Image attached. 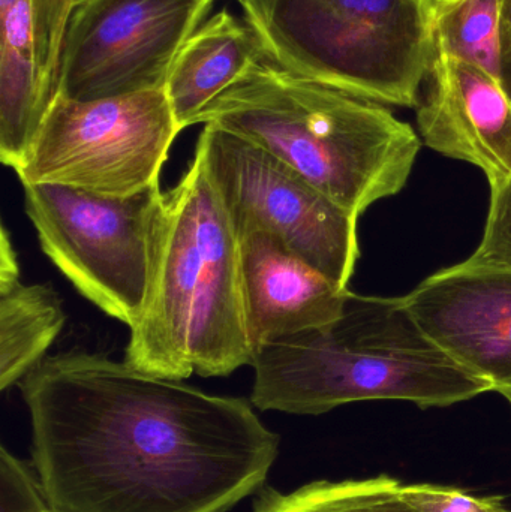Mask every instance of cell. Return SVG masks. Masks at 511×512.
<instances>
[{
    "mask_svg": "<svg viewBox=\"0 0 511 512\" xmlns=\"http://www.w3.org/2000/svg\"><path fill=\"white\" fill-rule=\"evenodd\" d=\"M417 105L420 140L435 152L476 165L492 189L511 179V99L479 66L435 47Z\"/></svg>",
    "mask_w": 511,
    "mask_h": 512,
    "instance_id": "8fae6325",
    "label": "cell"
},
{
    "mask_svg": "<svg viewBox=\"0 0 511 512\" xmlns=\"http://www.w3.org/2000/svg\"><path fill=\"white\" fill-rule=\"evenodd\" d=\"M47 501L35 469L0 450V512H47Z\"/></svg>",
    "mask_w": 511,
    "mask_h": 512,
    "instance_id": "d6986e66",
    "label": "cell"
},
{
    "mask_svg": "<svg viewBox=\"0 0 511 512\" xmlns=\"http://www.w3.org/2000/svg\"><path fill=\"white\" fill-rule=\"evenodd\" d=\"M215 0H78L59 57V93L96 101L165 90L174 59Z\"/></svg>",
    "mask_w": 511,
    "mask_h": 512,
    "instance_id": "9c48e42d",
    "label": "cell"
},
{
    "mask_svg": "<svg viewBox=\"0 0 511 512\" xmlns=\"http://www.w3.org/2000/svg\"><path fill=\"white\" fill-rule=\"evenodd\" d=\"M267 56L348 95L417 107L435 53V0H237Z\"/></svg>",
    "mask_w": 511,
    "mask_h": 512,
    "instance_id": "5b68a950",
    "label": "cell"
},
{
    "mask_svg": "<svg viewBox=\"0 0 511 512\" xmlns=\"http://www.w3.org/2000/svg\"><path fill=\"white\" fill-rule=\"evenodd\" d=\"M254 358L239 234L195 146L161 192L149 228V279L125 363L162 378L228 376Z\"/></svg>",
    "mask_w": 511,
    "mask_h": 512,
    "instance_id": "7a4b0ae2",
    "label": "cell"
},
{
    "mask_svg": "<svg viewBox=\"0 0 511 512\" xmlns=\"http://www.w3.org/2000/svg\"><path fill=\"white\" fill-rule=\"evenodd\" d=\"M24 210L44 254L83 297L129 330L149 279V228L161 186L126 198L26 185Z\"/></svg>",
    "mask_w": 511,
    "mask_h": 512,
    "instance_id": "52a82bcc",
    "label": "cell"
},
{
    "mask_svg": "<svg viewBox=\"0 0 511 512\" xmlns=\"http://www.w3.org/2000/svg\"><path fill=\"white\" fill-rule=\"evenodd\" d=\"M504 62L511 59V0H503Z\"/></svg>",
    "mask_w": 511,
    "mask_h": 512,
    "instance_id": "7402d4cb",
    "label": "cell"
},
{
    "mask_svg": "<svg viewBox=\"0 0 511 512\" xmlns=\"http://www.w3.org/2000/svg\"><path fill=\"white\" fill-rule=\"evenodd\" d=\"M435 47L503 78V0H435Z\"/></svg>",
    "mask_w": 511,
    "mask_h": 512,
    "instance_id": "2e32d148",
    "label": "cell"
},
{
    "mask_svg": "<svg viewBox=\"0 0 511 512\" xmlns=\"http://www.w3.org/2000/svg\"><path fill=\"white\" fill-rule=\"evenodd\" d=\"M47 512H51V511H47Z\"/></svg>",
    "mask_w": 511,
    "mask_h": 512,
    "instance_id": "d4e9b609",
    "label": "cell"
},
{
    "mask_svg": "<svg viewBox=\"0 0 511 512\" xmlns=\"http://www.w3.org/2000/svg\"><path fill=\"white\" fill-rule=\"evenodd\" d=\"M501 83H503L504 90H506L507 95L511 99V59L504 62Z\"/></svg>",
    "mask_w": 511,
    "mask_h": 512,
    "instance_id": "603a6c76",
    "label": "cell"
},
{
    "mask_svg": "<svg viewBox=\"0 0 511 512\" xmlns=\"http://www.w3.org/2000/svg\"><path fill=\"white\" fill-rule=\"evenodd\" d=\"M66 315L53 286L27 285L20 268L0 270V388L20 384L47 358Z\"/></svg>",
    "mask_w": 511,
    "mask_h": 512,
    "instance_id": "9a60e30c",
    "label": "cell"
},
{
    "mask_svg": "<svg viewBox=\"0 0 511 512\" xmlns=\"http://www.w3.org/2000/svg\"><path fill=\"white\" fill-rule=\"evenodd\" d=\"M402 496L419 512H511L500 498H477L452 487L404 486Z\"/></svg>",
    "mask_w": 511,
    "mask_h": 512,
    "instance_id": "44dd1931",
    "label": "cell"
},
{
    "mask_svg": "<svg viewBox=\"0 0 511 512\" xmlns=\"http://www.w3.org/2000/svg\"><path fill=\"white\" fill-rule=\"evenodd\" d=\"M50 105L39 84L32 0H0V161L17 170Z\"/></svg>",
    "mask_w": 511,
    "mask_h": 512,
    "instance_id": "5bb4252c",
    "label": "cell"
},
{
    "mask_svg": "<svg viewBox=\"0 0 511 512\" xmlns=\"http://www.w3.org/2000/svg\"><path fill=\"white\" fill-rule=\"evenodd\" d=\"M426 337L459 366L491 384L511 388V264L444 268L402 297Z\"/></svg>",
    "mask_w": 511,
    "mask_h": 512,
    "instance_id": "30bf717a",
    "label": "cell"
},
{
    "mask_svg": "<svg viewBox=\"0 0 511 512\" xmlns=\"http://www.w3.org/2000/svg\"><path fill=\"white\" fill-rule=\"evenodd\" d=\"M246 321L254 354L261 346L332 324L344 313L350 289L263 230L239 234Z\"/></svg>",
    "mask_w": 511,
    "mask_h": 512,
    "instance_id": "7c38bea8",
    "label": "cell"
},
{
    "mask_svg": "<svg viewBox=\"0 0 511 512\" xmlns=\"http://www.w3.org/2000/svg\"><path fill=\"white\" fill-rule=\"evenodd\" d=\"M468 261L511 264V179L501 188L492 189L483 237Z\"/></svg>",
    "mask_w": 511,
    "mask_h": 512,
    "instance_id": "ffe728a7",
    "label": "cell"
},
{
    "mask_svg": "<svg viewBox=\"0 0 511 512\" xmlns=\"http://www.w3.org/2000/svg\"><path fill=\"white\" fill-rule=\"evenodd\" d=\"M180 132L165 90L96 101L57 95L15 173L23 186L132 197L158 185Z\"/></svg>",
    "mask_w": 511,
    "mask_h": 512,
    "instance_id": "8992f818",
    "label": "cell"
},
{
    "mask_svg": "<svg viewBox=\"0 0 511 512\" xmlns=\"http://www.w3.org/2000/svg\"><path fill=\"white\" fill-rule=\"evenodd\" d=\"M200 123L272 153L357 218L404 189L422 147L386 105L294 74L267 54L201 111Z\"/></svg>",
    "mask_w": 511,
    "mask_h": 512,
    "instance_id": "3957f363",
    "label": "cell"
},
{
    "mask_svg": "<svg viewBox=\"0 0 511 512\" xmlns=\"http://www.w3.org/2000/svg\"><path fill=\"white\" fill-rule=\"evenodd\" d=\"M237 234L263 230L348 289L360 256L357 216L257 144L215 125L197 141Z\"/></svg>",
    "mask_w": 511,
    "mask_h": 512,
    "instance_id": "ba28073f",
    "label": "cell"
},
{
    "mask_svg": "<svg viewBox=\"0 0 511 512\" xmlns=\"http://www.w3.org/2000/svg\"><path fill=\"white\" fill-rule=\"evenodd\" d=\"M503 394L504 397H506L507 400H509V403L511 405V388H509V390H506V391H503Z\"/></svg>",
    "mask_w": 511,
    "mask_h": 512,
    "instance_id": "cb8c5ba5",
    "label": "cell"
},
{
    "mask_svg": "<svg viewBox=\"0 0 511 512\" xmlns=\"http://www.w3.org/2000/svg\"><path fill=\"white\" fill-rule=\"evenodd\" d=\"M251 366L252 405L293 415L368 400L444 408L492 391L423 334L402 297L351 291L336 321L261 346Z\"/></svg>",
    "mask_w": 511,
    "mask_h": 512,
    "instance_id": "277c9868",
    "label": "cell"
},
{
    "mask_svg": "<svg viewBox=\"0 0 511 512\" xmlns=\"http://www.w3.org/2000/svg\"><path fill=\"white\" fill-rule=\"evenodd\" d=\"M404 484L381 475L368 480L315 481L291 493L263 487L254 512H419L404 496Z\"/></svg>",
    "mask_w": 511,
    "mask_h": 512,
    "instance_id": "e0dca14e",
    "label": "cell"
},
{
    "mask_svg": "<svg viewBox=\"0 0 511 512\" xmlns=\"http://www.w3.org/2000/svg\"><path fill=\"white\" fill-rule=\"evenodd\" d=\"M78 0H32L35 60L39 84L48 105L59 93V57L72 9Z\"/></svg>",
    "mask_w": 511,
    "mask_h": 512,
    "instance_id": "ac0fdd59",
    "label": "cell"
},
{
    "mask_svg": "<svg viewBox=\"0 0 511 512\" xmlns=\"http://www.w3.org/2000/svg\"><path fill=\"white\" fill-rule=\"evenodd\" d=\"M18 385L51 512H227L278 459L248 400L99 352L48 355Z\"/></svg>",
    "mask_w": 511,
    "mask_h": 512,
    "instance_id": "6da1fadb",
    "label": "cell"
},
{
    "mask_svg": "<svg viewBox=\"0 0 511 512\" xmlns=\"http://www.w3.org/2000/svg\"><path fill=\"white\" fill-rule=\"evenodd\" d=\"M264 56L251 24L228 9L203 21L180 48L165 83L180 131L195 125L201 111Z\"/></svg>",
    "mask_w": 511,
    "mask_h": 512,
    "instance_id": "4fadbf2b",
    "label": "cell"
}]
</instances>
